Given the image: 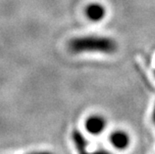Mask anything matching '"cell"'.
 I'll list each match as a JSON object with an SVG mask.
<instances>
[{
  "mask_svg": "<svg viewBox=\"0 0 155 154\" xmlns=\"http://www.w3.org/2000/svg\"><path fill=\"white\" fill-rule=\"evenodd\" d=\"M79 154H111L109 151H107V150H96V151H93V152H87L86 150L83 152H81V153H79Z\"/></svg>",
  "mask_w": 155,
  "mask_h": 154,
  "instance_id": "obj_6",
  "label": "cell"
},
{
  "mask_svg": "<svg viewBox=\"0 0 155 154\" xmlns=\"http://www.w3.org/2000/svg\"><path fill=\"white\" fill-rule=\"evenodd\" d=\"M106 125L107 121L105 119V117L102 115H98V114L89 116L85 121V128H86L87 132L92 134V135L101 134L106 128Z\"/></svg>",
  "mask_w": 155,
  "mask_h": 154,
  "instance_id": "obj_2",
  "label": "cell"
},
{
  "mask_svg": "<svg viewBox=\"0 0 155 154\" xmlns=\"http://www.w3.org/2000/svg\"><path fill=\"white\" fill-rule=\"evenodd\" d=\"M68 48L72 53H103L112 54L117 50L114 39L107 36L85 35L72 38L68 43Z\"/></svg>",
  "mask_w": 155,
  "mask_h": 154,
  "instance_id": "obj_1",
  "label": "cell"
},
{
  "mask_svg": "<svg viewBox=\"0 0 155 154\" xmlns=\"http://www.w3.org/2000/svg\"><path fill=\"white\" fill-rule=\"evenodd\" d=\"M28 154H53L49 151H34V152H30Z\"/></svg>",
  "mask_w": 155,
  "mask_h": 154,
  "instance_id": "obj_7",
  "label": "cell"
},
{
  "mask_svg": "<svg viewBox=\"0 0 155 154\" xmlns=\"http://www.w3.org/2000/svg\"><path fill=\"white\" fill-rule=\"evenodd\" d=\"M153 122H154V124H155V105H154V109H153Z\"/></svg>",
  "mask_w": 155,
  "mask_h": 154,
  "instance_id": "obj_8",
  "label": "cell"
},
{
  "mask_svg": "<svg viewBox=\"0 0 155 154\" xmlns=\"http://www.w3.org/2000/svg\"><path fill=\"white\" fill-rule=\"evenodd\" d=\"M110 142L114 148L118 150H125L128 148L130 144V137L125 131L116 130L111 133Z\"/></svg>",
  "mask_w": 155,
  "mask_h": 154,
  "instance_id": "obj_4",
  "label": "cell"
},
{
  "mask_svg": "<svg viewBox=\"0 0 155 154\" xmlns=\"http://www.w3.org/2000/svg\"><path fill=\"white\" fill-rule=\"evenodd\" d=\"M85 14L90 21L99 22L103 20L106 15V8L100 3H90L85 9Z\"/></svg>",
  "mask_w": 155,
  "mask_h": 154,
  "instance_id": "obj_3",
  "label": "cell"
},
{
  "mask_svg": "<svg viewBox=\"0 0 155 154\" xmlns=\"http://www.w3.org/2000/svg\"><path fill=\"white\" fill-rule=\"evenodd\" d=\"M72 139H73L74 145L76 147V149L78 150L79 153H81L86 150L87 145H88V141L80 131L75 129L73 132H72Z\"/></svg>",
  "mask_w": 155,
  "mask_h": 154,
  "instance_id": "obj_5",
  "label": "cell"
}]
</instances>
